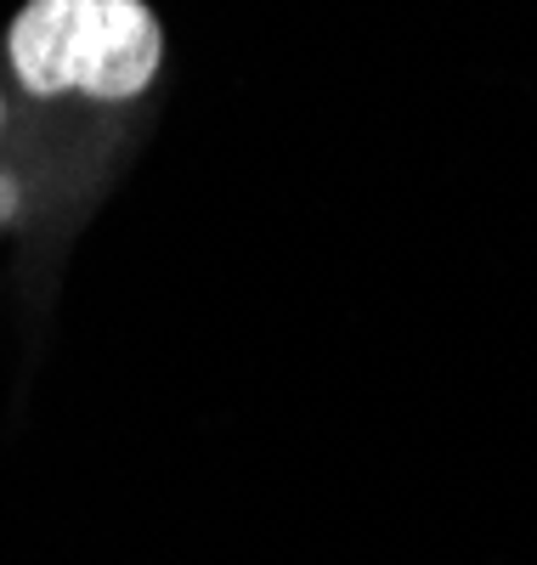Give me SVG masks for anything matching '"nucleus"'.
I'll list each match as a JSON object with an SVG mask.
<instances>
[{"label": "nucleus", "mask_w": 537, "mask_h": 565, "mask_svg": "<svg viewBox=\"0 0 537 565\" xmlns=\"http://www.w3.org/2000/svg\"><path fill=\"white\" fill-rule=\"evenodd\" d=\"M0 57L40 97L136 103L159 90L165 29L148 0H29L0 40Z\"/></svg>", "instance_id": "f257e3e1"}]
</instances>
